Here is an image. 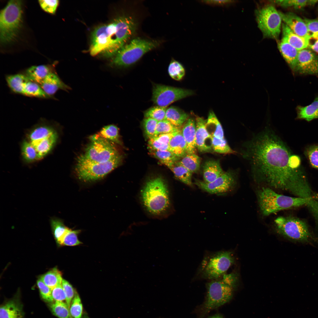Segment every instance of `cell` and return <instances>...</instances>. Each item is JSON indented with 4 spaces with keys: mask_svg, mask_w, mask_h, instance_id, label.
I'll use <instances>...</instances> for the list:
<instances>
[{
    "mask_svg": "<svg viewBox=\"0 0 318 318\" xmlns=\"http://www.w3.org/2000/svg\"><path fill=\"white\" fill-rule=\"evenodd\" d=\"M258 26L266 38L277 39L281 28L282 19L278 11L272 5H267L255 12Z\"/></svg>",
    "mask_w": 318,
    "mask_h": 318,
    "instance_id": "11",
    "label": "cell"
},
{
    "mask_svg": "<svg viewBox=\"0 0 318 318\" xmlns=\"http://www.w3.org/2000/svg\"><path fill=\"white\" fill-rule=\"evenodd\" d=\"M236 273L226 274L217 279L210 280L206 284L207 294L203 306L207 313L227 303L232 298L237 280Z\"/></svg>",
    "mask_w": 318,
    "mask_h": 318,
    "instance_id": "5",
    "label": "cell"
},
{
    "mask_svg": "<svg viewBox=\"0 0 318 318\" xmlns=\"http://www.w3.org/2000/svg\"><path fill=\"white\" fill-rule=\"evenodd\" d=\"M50 308L53 314L59 318H71L69 308L66 303L55 301L51 303Z\"/></svg>",
    "mask_w": 318,
    "mask_h": 318,
    "instance_id": "40",
    "label": "cell"
},
{
    "mask_svg": "<svg viewBox=\"0 0 318 318\" xmlns=\"http://www.w3.org/2000/svg\"><path fill=\"white\" fill-rule=\"evenodd\" d=\"M297 118L309 121L318 118V97L309 105L297 107Z\"/></svg>",
    "mask_w": 318,
    "mask_h": 318,
    "instance_id": "29",
    "label": "cell"
},
{
    "mask_svg": "<svg viewBox=\"0 0 318 318\" xmlns=\"http://www.w3.org/2000/svg\"><path fill=\"white\" fill-rule=\"evenodd\" d=\"M274 223L277 232L292 241L307 242L312 238L308 224L299 218L292 216H280L275 219Z\"/></svg>",
    "mask_w": 318,
    "mask_h": 318,
    "instance_id": "10",
    "label": "cell"
},
{
    "mask_svg": "<svg viewBox=\"0 0 318 318\" xmlns=\"http://www.w3.org/2000/svg\"><path fill=\"white\" fill-rule=\"evenodd\" d=\"M21 150L22 158L26 163H31L37 160V155L36 149L28 140H24L22 142Z\"/></svg>",
    "mask_w": 318,
    "mask_h": 318,
    "instance_id": "39",
    "label": "cell"
},
{
    "mask_svg": "<svg viewBox=\"0 0 318 318\" xmlns=\"http://www.w3.org/2000/svg\"><path fill=\"white\" fill-rule=\"evenodd\" d=\"M210 318H222V317L219 315H216L211 317Z\"/></svg>",
    "mask_w": 318,
    "mask_h": 318,
    "instance_id": "59",
    "label": "cell"
},
{
    "mask_svg": "<svg viewBox=\"0 0 318 318\" xmlns=\"http://www.w3.org/2000/svg\"><path fill=\"white\" fill-rule=\"evenodd\" d=\"M90 139L91 142L82 154L87 159L96 162L105 163L119 155L111 141L97 135H93Z\"/></svg>",
    "mask_w": 318,
    "mask_h": 318,
    "instance_id": "12",
    "label": "cell"
},
{
    "mask_svg": "<svg viewBox=\"0 0 318 318\" xmlns=\"http://www.w3.org/2000/svg\"><path fill=\"white\" fill-rule=\"evenodd\" d=\"M317 198H318V197H317ZM315 200H316V199H315ZM317 200H318V199H317ZM313 202H312V203H311V204H311L312 203H313Z\"/></svg>",
    "mask_w": 318,
    "mask_h": 318,
    "instance_id": "62",
    "label": "cell"
},
{
    "mask_svg": "<svg viewBox=\"0 0 318 318\" xmlns=\"http://www.w3.org/2000/svg\"><path fill=\"white\" fill-rule=\"evenodd\" d=\"M40 7L45 12L51 14H54L58 5V0L38 1Z\"/></svg>",
    "mask_w": 318,
    "mask_h": 318,
    "instance_id": "51",
    "label": "cell"
},
{
    "mask_svg": "<svg viewBox=\"0 0 318 318\" xmlns=\"http://www.w3.org/2000/svg\"><path fill=\"white\" fill-rule=\"evenodd\" d=\"M180 129V127L174 126L169 121L165 120L158 122L154 136L162 134L175 132Z\"/></svg>",
    "mask_w": 318,
    "mask_h": 318,
    "instance_id": "46",
    "label": "cell"
},
{
    "mask_svg": "<svg viewBox=\"0 0 318 318\" xmlns=\"http://www.w3.org/2000/svg\"><path fill=\"white\" fill-rule=\"evenodd\" d=\"M234 261L233 253L231 251L210 253L203 259L198 275L201 278L209 280L217 279L226 273Z\"/></svg>",
    "mask_w": 318,
    "mask_h": 318,
    "instance_id": "7",
    "label": "cell"
},
{
    "mask_svg": "<svg viewBox=\"0 0 318 318\" xmlns=\"http://www.w3.org/2000/svg\"><path fill=\"white\" fill-rule=\"evenodd\" d=\"M31 130L28 134L27 137V140L30 142L39 141L57 132L52 125L45 122H41Z\"/></svg>",
    "mask_w": 318,
    "mask_h": 318,
    "instance_id": "23",
    "label": "cell"
},
{
    "mask_svg": "<svg viewBox=\"0 0 318 318\" xmlns=\"http://www.w3.org/2000/svg\"><path fill=\"white\" fill-rule=\"evenodd\" d=\"M201 161V158L194 153L187 154L177 162L193 173H196L199 171Z\"/></svg>",
    "mask_w": 318,
    "mask_h": 318,
    "instance_id": "36",
    "label": "cell"
},
{
    "mask_svg": "<svg viewBox=\"0 0 318 318\" xmlns=\"http://www.w3.org/2000/svg\"><path fill=\"white\" fill-rule=\"evenodd\" d=\"M80 233L78 230H70L65 236L62 245L74 246L81 244L82 242L79 240L78 235Z\"/></svg>",
    "mask_w": 318,
    "mask_h": 318,
    "instance_id": "47",
    "label": "cell"
},
{
    "mask_svg": "<svg viewBox=\"0 0 318 318\" xmlns=\"http://www.w3.org/2000/svg\"><path fill=\"white\" fill-rule=\"evenodd\" d=\"M52 295L55 301H66V294L61 284L52 289Z\"/></svg>",
    "mask_w": 318,
    "mask_h": 318,
    "instance_id": "54",
    "label": "cell"
},
{
    "mask_svg": "<svg viewBox=\"0 0 318 318\" xmlns=\"http://www.w3.org/2000/svg\"><path fill=\"white\" fill-rule=\"evenodd\" d=\"M312 38L318 37V19L305 18L303 19Z\"/></svg>",
    "mask_w": 318,
    "mask_h": 318,
    "instance_id": "53",
    "label": "cell"
},
{
    "mask_svg": "<svg viewBox=\"0 0 318 318\" xmlns=\"http://www.w3.org/2000/svg\"><path fill=\"white\" fill-rule=\"evenodd\" d=\"M236 183V175L231 171L225 172L213 181L207 183L196 179L194 183L202 190L211 194L227 193L231 190Z\"/></svg>",
    "mask_w": 318,
    "mask_h": 318,
    "instance_id": "14",
    "label": "cell"
},
{
    "mask_svg": "<svg viewBox=\"0 0 318 318\" xmlns=\"http://www.w3.org/2000/svg\"><path fill=\"white\" fill-rule=\"evenodd\" d=\"M212 146L215 152L222 154H233L236 152L233 150L224 138L218 139L213 137Z\"/></svg>",
    "mask_w": 318,
    "mask_h": 318,
    "instance_id": "43",
    "label": "cell"
},
{
    "mask_svg": "<svg viewBox=\"0 0 318 318\" xmlns=\"http://www.w3.org/2000/svg\"><path fill=\"white\" fill-rule=\"evenodd\" d=\"M140 196L143 207L151 216L162 217L168 213L171 206L170 193L167 183L162 177L148 179L141 190Z\"/></svg>",
    "mask_w": 318,
    "mask_h": 318,
    "instance_id": "3",
    "label": "cell"
},
{
    "mask_svg": "<svg viewBox=\"0 0 318 318\" xmlns=\"http://www.w3.org/2000/svg\"><path fill=\"white\" fill-rule=\"evenodd\" d=\"M191 90L159 84H154L151 100L157 106L165 107L172 103L193 95Z\"/></svg>",
    "mask_w": 318,
    "mask_h": 318,
    "instance_id": "13",
    "label": "cell"
},
{
    "mask_svg": "<svg viewBox=\"0 0 318 318\" xmlns=\"http://www.w3.org/2000/svg\"><path fill=\"white\" fill-rule=\"evenodd\" d=\"M188 115L181 109L175 106L166 109L165 119L174 126L180 127L188 119Z\"/></svg>",
    "mask_w": 318,
    "mask_h": 318,
    "instance_id": "28",
    "label": "cell"
},
{
    "mask_svg": "<svg viewBox=\"0 0 318 318\" xmlns=\"http://www.w3.org/2000/svg\"><path fill=\"white\" fill-rule=\"evenodd\" d=\"M316 40L312 44H310L309 47L313 51L318 53V39H316Z\"/></svg>",
    "mask_w": 318,
    "mask_h": 318,
    "instance_id": "58",
    "label": "cell"
},
{
    "mask_svg": "<svg viewBox=\"0 0 318 318\" xmlns=\"http://www.w3.org/2000/svg\"><path fill=\"white\" fill-rule=\"evenodd\" d=\"M282 39L298 51L307 48L310 44L311 37H302L293 32L283 22L282 24Z\"/></svg>",
    "mask_w": 318,
    "mask_h": 318,
    "instance_id": "20",
    "label": "cell"
},
{
    "mask_svg": "<svg viewBox=\"0 0 318 318\" xmlns=\"http://www.w3.org/2000/svg\"><path fill=\"white\" fill-rule=\"evenodd\" d=\"M180 130L175 132L162 134L153 137L157 140L162 143L169 144L172 138Z\"/></svg>",
    "mask_w": 318,
    "mask_h": 318,
    "instance_id": "56",
    "label": "cell"
},
{
    "mask_svg": "<svg viewBox=\"0 0 318 318\" xmlns=\"http://www.w3.org/2000/svg\"><path fill=\"white\" fill-rule=\"evenodd\" d=\"M136 24L130 16L114 19L97 27L93 32L90 52L92 56L101 53L109 57L115 55L134 33Z\"/></svg>",
    "mask_w": 318,
    "mask_h": 318,
    "instance_id": "2",
    "label": "cell"
},
{
    "mask_svg": "<svg viewBox=\"0 0 318 318\" xmlns=\"http://www.w3.org/2000/svg\"><path fill=\"white\" fill-rule=\"evenodd\" d=\"M318 39V37L317 38V39Z\"/></svg>",
    "mask_w": 318,
    "mask_h": 318,
    "instance_id": "63",
    "label": "cell"
},
{
    "mask_svg": "<svg viewBox=\"0 0 318 318\" xmlns=\"http://www.w3.org/2000/svg\"><path fill=\"white\" fill-rule=\"evenodd\" d=\"M0 318H24L23 306L19 297L16 296L1 306Z\"/></svg>",
    "mask_w": 318,
    "mask_h": 318,
    "instance_id": "19",
    "label": "cell"
},
{
    "mask_svg": "<svg viewBox=\"0 0 318 318\" xmlns=\"http://www.w3.org/2000/svg\"><path fill=\"white\" fill-rule=\"evenodd\" d=\"M149 151L151 155L168 167L179 160L180 158L168 150H156L150 149Z\"/></svg>",
    "mask_w": 318,
    "mask_h": 318,
    "instance_id": "38",
    "label": "cell"
},
{
    "mask_svg": "<svg viewBox=\"0 0 318 318\" xmlns=\"http://www.w3.org/2000/svg\"><path fill=\"white\" fill-rule=\"evenodd\" d=\"M160 44L158 41L140 38L133 39L124 45L117 52L110 65L117 67H127L134 64L146 53Z\"/></svg>",
    "mask_w": 318,
    "mask_h": 318,
    "instance_id": "8",
    "label": "cell"
},
{
    "mask_svg": "<svg viewBox=\"0 0 318 318\" xmlns=\"http://www.w3.org/2000/svg\"><path fill=\"white\" fill-rule=\"evenodd\" d=\"M206 128L212 136L218 139L224 138L223 131L222 126L214 112L209 113L206 123Z\"/></svg>",
    "mask_w": 318,
    "mask_h": 318,
    "instance_id": "30",
    "label": "cell"
},
{
    "mask_svg": "<svg viewBox=\"0 0 318 318\" xmlns=\"http://www.w3.org/2000/svg\"><path fill=\"white\" fill-rule=\"evenodd\" d=\"M318 57L307 48L299 51L294 72L302 74H316Z\"/></svg>",
    "mask_w": 318,
    "mask_h": 318,
    "instance_id": "15",
    "label": "cell"
},
{
    "mask_svg": "<svg viewBox=\"0 0 318 318\" xmlns=\"http://www.w3.org/2000/svg\"><path fill=\"white\" fill-rule=\"evenodd\" d=\"M37 283L43 299L48 302L51 303L53 302L52 295V289L46 285L40 278L37 280Z\"/></svg>",
    "mask_w": 318,
    "mask_h": 318,
    "instance_id": "49",
    "label": "cell"
},
{
    "mask_svg": "<svg viewBox=\"0 0 318 318\" xmlns=\"http://www.w3.org/2000/svg\"><path fill=\"white\" fill-rule=\"evenodd\" d=\"M61 285L66 294V303L69 308L76 292L71 284L64 279H63Z\"/></svg>",
    "mask_w": 318,
    "mask_h": 318,
    "instance_id": "50",
    "label": "cell"
},
{
    "mask_svg": "<svg viewBox=\"0 0 318 318\" xmlns=\"http://www.w3.org/2000/svg\"><path fill=\"white\" fill-rule=\"evenodd\" d=\"M306 153L312 166L318 169V145L309 147Z\"/></svg>",
    "mask_w": 318,
    "mask_h": 318,
    "instance_id": "52",
    "label": "cell"
},
{
    "mask_svg": "<svg viewBox=\"0 0 318 318\" xmlns=\"http://www.w3.org/2000/svg\"><path fill=\"white\" fill-rule=\"evenodd\" d=\"M22 2L9 1L0 13L1 43L6 44L14 41L21 28L22 22Z\"/></svg>",
    "mask_w": 318,
    "mask_h": 318,
    "instance_id": "6",
    "label": "cell"
},
{
    "mask_svg": "<svg viewBox=\"0 0 318 318\" xmlns=\"http://www.w3.org/2000/svg\"><path fill=\"white\" fill-rule=\"evenodd\" d=\"M170 76L173 79L179 81L185 74V70L182 64L178 62L173 59L170 62L168 68Z\"/></svg>",
    "mask_w": 318,
    "mask_h": 318,
    "instance_id": "41",
    "label": "cell"
},
{
    "mask_svg": "<svg viewBox=\"0 0 318 318\" xmlns=\"http://www.w3.org/2000/svg\"><path fill=\"white\" fill-rule=\"evenodd\" d=\"M44 284L51 289L61 285L62 273L56 267L54 268L40 276Z\"/></svg>",
    "mask_w": 318,
    "mask_h": 318,
    "instance_id": "34",
    "label": "cell"
},
{
    "mask_svg": "<svg viewBox=\"0 0 318 318\" xmlns=\"http://www.w3.org/2000/svg\"><path fill=\"white\" fill-rule=\"evenodd\" d=\"M260 211L266 216L279 211L309 205L316 198L293 197L276 193L269 187H263L257 193Z\"/></svg>",
    "mask_w": 318,
    "mask_h": 318,
    "instance_id": "4",
    "label": "cell"
},
{
    "mask_svg": "<svg viewBox=\"0 0 318 318\" xmlns=\"http://www.w3.org/2000/svg\"><path fill=\"white\" fill-rule=\"evenodd\" d=\"M179 180L190 186H193L192 181V173L177 161L168 167Z\"/></svg>",
    "mask_w": 318,
    "mask_h": 318,
    "instance_id": "32",
    "label": "cell"
},
{
    "mask_svg": "<svg viewBox=\"0 0 318 318\" xmlns=\"http://www.w3.org/2000/svg\"><path fill=\"white\" fill-rule=\"evenodd\" d=\"M243 155L249 160L255 179L269 187L291 193L307 178L299 168L291 167L290 152L270 130L262 132L245 144Z\"/></svg>",
    "mask_w": 318,
    "mask_h": 318,
    "instance_id": "1",
    "label": "cell"
},
{
    "mask_svg": "<svg viewBox=\"0 0 318 318\" xmlns=\"http://www.w3.org/2000/svg\"><path fill=\"white\" fill-rule=\"evenodd\" d=\"M231 0H203L202 2L206 4L213 5L224 6L232 2Z\"/></svg>",
    "mask_w": 318,
    "mask_h": 318,
    "instance_id": "57",
    "label": "cell"
},
{
    "mask_svg": "<svg viewBox=\"0 0 318 318\" xmlns=\"http://www.w3.org/2000/svg\"><path fill=\"white\" fill-rule=\"evenodd\" d=\"M279 12L283 23L293 32L300 36L312 37L303 19L292 12Z\"/></svg>",
    "mask_w": 318,
    "mask_h": 318,
    "instance_id": "17",
    "label": "cell"
},
{
    "mask_svg": "<svg viewBox=\"0 0 318 318\" xmlns=\"http://www.w3.org/2000/svg\"><path fill=\"white\" fill-rule=\"evenodd\" d=\"M5 78L8 86L12 92L22 94L24 85L28 79L24 74L8 75Z\"/></svg>",
    "mask_w": 318,
    "mask_h": 318,
    "instance_id": "31",
    "label": "cell"
},
{
    "mask_svg": "<svg viewBox=\"0 0 318 318\" xmlns=\"http://www.w3.org/2000/svg\"><path fill=\"white\" fill-rule=\"evenodd\" d=\"M206 121L197 116L196 119V147L200 152H207L212 149L213 137L209 133L206 127Z\"/></svg>",
    "mask_w": 318,
    "mask_h": 318,
    "instance_id": "16",
    "label": "cell"
},
{
    "mask_svg": "<svg viewBox=\"0 0 318 318\" xmlns=\"http://www.w3.org/2000/svg\"><path fill=\"white\" fill-rule=\"evenodd\" d=\"M98 136L111 141L119 143V131L115 125H110L103 127L100 130Z\"/></svg>",
    "mask_w": 318,
    "mask_h": 318,
    "instance_id": "42",
    "label": "cell"
},
{
    "mask_svg": "<svg viewBox=\"0 0 318 318\" xmlns=\"http://www.w3.org/2000/svg\"><path fill=\"white\" fill-rule=\"evenodd\" d=\"M39 85L47 94L54 98L53 95L59 90L68 92L71 89L61 80L56 72L49 74Z\"/></svg>",
    "mask_w": 318,
    "mask_h": 318,
    "instance_id": "18",
    "label": "cell"
},
{
    "mask_svg": "<svg viewBox=\"0 0 318 318\" xmlns=\"http://www.w3.org/2000/svg\"><path fill=\"white\" fill-rule=\"evenodd\" d=\"M314 203H313V204H312V205H310V206H312V205H313V204H314ZM308 206H307V207H308Z\"/></svg>",
    "mask_w": 318,
    "mask_h": 318,
    "instance_id": "61",
    "label": "cell"
},
{
    "mask_svg": "<svg viewBox=\"0 0 318 318\" xmlns=\"http://www.w3.org/2000/svg\"><path fill=\"white\" fill-rule=\"evenodd\" d=\"M158 121L150 118L145 117L143 125L146 135L149 138L154 136Z\"/></svg>",
    "mask_w": 318,
    "mask_h": 318,
    "instance_id": "48",
    "label": "cell"
},
{
    "mask_svg": "<svg viewBox=\"0 0 318 318\" xmlns=\"http://www.w3.org/2000/svg\"><path fill=\"white\" fill-rule=\"evenodd\" d=\"M271 2L284 8L292 7L300 9L318 2L317 0H283L271 1Z\"/></svg>",
    "mask_w": 318,
    "mask_h": 318,
    "instance_id": "37",
    "label": "cell"
},
{
    "mask_svg": "<svg viewBox=\"0 0 318 318\" xmlns=\"http://www.w3.org/2000/svg\"><path fill=\"white\" fill-rule=\"evenodd\" d=\"M22 95L43 99L52 98L45 93L39 85L29 79L24 85Z\"/></svg>",
    "mask_w": 318,
    "mask_h": 318,
    "instance_id": "33",
    "label": "cell"
},
{
    "mask_svg": "<svg viewBox=\"0 0 318 318\" xmlns=\"http://www.w3.org/2000/svg\"><path fill=\"white\" fill-rule=\"evenodd\" d=\"M166 107L158 106L151 107L144 112L145 117L150 118L158 122L165 119Z\"/></svg>",
    "mask_w": 318,
    "mask_h": 318,
    "instance_id": "44",
    "label": "cell"
},
{
    "mask_svg": "<svg viewBox=\"0 0 318 318\" xmlns=\"http://www.w3.org/2000/svg\"><path fill=\"white\" fill-rule=\"evenodd\" d=\"M278 47L285 61L294 71L299 51L282 39L278 43Z\"/></svg>",
    "mask_w": 318,
    "mask_h": 318,
    "instance_id": "26",
    "label": "cell"
},
{
    "mask_svg": "<svg viewBox=\"0 0 318 318\" xmlns=\"http://www.w3.org/2000/svg\"><path fill=\"white\" fill-rule=\"evenodd\" d=\"M54 64L32 66L24 71V74L30 80L39 84L50 73L56 72Z\"/></svg>",
    "mask_w": 318,
    "mask_h": 318,
    "instance_id": "21",
    "label": "cell"
},
{
    "mask_svg": "<svg viewBox=\"0 0 318 318\" xmlns=\"http://www.w3.org/2000/svg\"><path fill=\"white\" fill-rule=\"evenodd\" d=\"M168 146V150L179 158H182L187 154L186 144L181 129L172 138Z\"/></svg>",
    "mask_w": 318,
    "mask_h": 318,
    "instance_id": "27",
    "label": "cell"
},
{
    "mask_svg": "<svg viewBox=\"0 0 318 318\" xmlns=\"http://www.w3.org/2000/svg\"><path fill=\"white\" fill-rule=\"evenodd\" d=\"M224 172L219 160H208L205 163L203 167L204 181L207 183L211 182Z\"/></svg>",
    "mask_w": 318,
    "mask_h": 318,
    "instance_id": "25",
    "label": "cell"
},
{
    "mask_svg": "<svg viewBox=\"0 0 318 318\" xmlns=\"http://www.w3.org/2000/svg\"><path fill=\"white\" fill-rule=\"evenodd\" d=\"M69 312L71 318H82L83 306L81 299L77 292L71 303Z\"/></svg>",
    "mask_w": 318,
    "mask_h": 318,
    "instance_id": "45",
    "label": "cell"
},
{
    "mask_svg": "<svg viewBox=\"0 0 318 318\" xmlns=\"http://www.w3.org/2000/svg\"><path fill=\"white\" fill-rule=\"evenodd\" d=\"M52 231L57 243L62 245L64 238L70 229L66 226L60 220L52 218L50 220Z\"/></svg>",
    "mask_w": 318,
    "mask_h": 318,
    "instance_id": "35",
    "label": "cell"
},
{
    "mask_svg": "<svg viewBox=\"0 0 318 318\" xmlns=\"http://www.w3.org/2000/svg\"><path fill=\"white\" fill-rule=\"evenodd\" d=\"M181 131L186 144L187 154L195 153L196 151V125L194 120L188 119L184 123Z\"/></svg>",
    "mask_w": 318,
    "mask_h": 318,
    "instance_id": "22",
    "label": "cell"
},
{
    "mask_svg": "<svg viewBox=\"0 0 318 318\" xmlns=\"http://www.w3.org/2000/svg\"><path fill=\"white\" fill-rule=\"evenodd\" d=\"M122 157L119 155L112 160L105 163L89 160L82 154L77 158L75 170L78 178L85 182L100 179L120 165Z\"/></svg>",
    "mask_w": 318,
    "mask_h": 318,
    "instance_id": "9",
    "label": "cell"
},
{
    "mask_svg": "<svg viewBox=\"0 0 318 318\" xmlns=\"http://www.w3.org/2000/svg\"><path fill=\"white\" fill-rule=\"evenodd\" d=\"M318 73V60L317 63L316 74Z\"/></svg>",
    "mask_w": 318,
    "mask_h": 318,
    "instance_id": "60",
    "label": "cell"
},
{
    "mask_svg": "<svg viewBox=\"0 0 318 318\" xmlns=\"http://www.w3.org/2000/svg\"><path fill=\"white\" fill-rule=\"evenodd\" d=\"M149 148L156 150H168V144L162 143L157 140L154 137L149 139Z\"/></svg>",
    "mask_w": 318,
    "mask_h": 318,
    "instance_id": "55",
    "label": "cell"
},
{
    "mask_svg": "<svg viewBox=\"0 0 318 318\" xmlns=\"http://www.w3.org/2000/svg\"><path fill=\"white\" fill-rule=\"evenodd\" d=\"M58 138V135L56 132L43 139L31 142L36 150L37 160L42 159L50 152L55 145Z\"/></svg>",
    "mask_w": 318,
    "mask_h": 318,
    "instance_id": "24",
    "label": "cell"
}]
</instances>
